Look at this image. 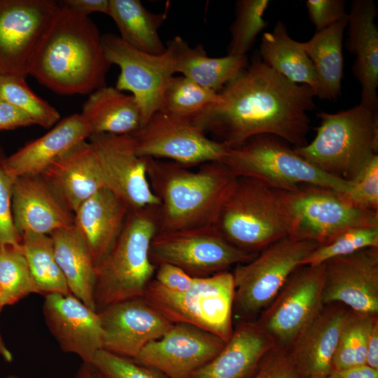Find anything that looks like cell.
<instances>
[{
	"label": "cell",
	"instance_id": "cell-1",
	"mask_svg": "<svg viewBox=\"0 0 378 378\" xmlns=\"http://www.w3.org/2000/svg\"><path fill=\"white\" fill-rule=\"evenodd\" d=\"M218 94V102L192 120L229 148L260 134L276 136L294 148L307 144L308 112L316 107L314 90L290 82L260 56Z\"/></svg>",
	"mask_w": 378,
	"mask_h": 378
},
{
	"label": "cell",
	"instance_id": "cell-2",
	"mask_svg": "<svg viewBox=\"0 0 378 378\" xmlns=\"http://www.w3.org/2000/svg\"><path fill=\"white\" fill-rule=\"evenodd\" d=\"M111 65L95 23L89 16L59 4L29 75L59 94H90L106 85Z\"/></svg>",
	"mask_w": 378,
	"mask_h": 378
},
{
	"label": "cell",
	"instance_id": "cell-3",
	"mask_svg": "<svg viewBox=\"0 0 378 378\" xmlns=\"http://www.w3.org/2000/svg\"><path fill=\"white\" fill-rule=\"evenodd\" d=\"M150 186L160 202L158 232L214 225L236 176L221 162L197 170L164 160L146 158Z\"/></svg>",
	"mask_w": 378,
	"mask_h": 378
},
{
	"label": "cell",
	"instance_id": "cell-4",
	"mask_svg": "<svg viewBox=\"0 0 378 378\" xmlns=\"http://www.w3.org/2000/svg\"><path fill=\"white\" fill-rule=\"evenodd\" d=\"M316 135L295 152L324 174L353 182L378 155V114L357 105L335 113L320 112Z\"/></svg>",
	"mask_w": 378,
	"mask_h": 378
},
{
	"label": "cell",
	"instance_id": "cell-5",
	"mask_svg": "<svg viewBox=\"0 0 378 378\" xmlns=\"http://www.w3.org/2000/svg\"><path fill=\"white\" fill-rule=\"evenodd\" d=\"M214 226L230 244L256 255L288 236L289 216L281 190L253 178L236 176Z\"/></svg>",
	"mask_w": 378,
	"mask_h": 378
},
{
	"label": "cell",
	"instance_id": "cell-6",
	"mask_svg": "<svg viewBox=\"0 0 378 378\" xmlns=\"http://www.w3.org/2000/svg\"><path fill=\"white\" fill-rule=\"evenodd\" d=\"M158 207L130 211L115 244L97 267V312L112 303L142 297L153 279L156 266L150 258V247L158 232Z\"/></svg>",
	"mask_w": 378,
	"mask_h": 378
},
{
	"label": "cell",
	"instance_id": "cell-7",
	"mask_svg": "<svg viewBox=\"0 0 378 378\" xmlns=\"http://www.w3.org/2000/svg\"><path fill=\"white\" fill-rule=\"evenodd\" d=\"M220 162L235 176L253 178L284 191L314 185L345 192L352 185L324 174L298 155L288 142L271 134L257 135L228 148Z\"/></svg>",
	"mask_w": 378,
	"mask_h": 378
},
{
	"label": "cell",
	"instance_id": "cell-8",
	"mask_svg": "<svg viewBox=\"0 0 378 378\" xmlns=\"http://www.w3.org/2000/svg\"><path fill=\"white\" fill-rule=\"evenodd\" d=\"M234 296L232 273L225 271L196 277L183 292L170 291L153 279L142 298L173 323L190 324L227 342L234 328Z\"/></svg>",
	"mask_w": 378,
	"mask_h": 378
},
{
	"label": "cell",
	"instance_id": "cell-9",
	"mask_svg": "<svg viewBox=\"0 0 378 378\" xmlns=\"http://www.w3.org/2000/svg\"><path fill=\"white\" fill-rule=\"evenodd\" d=\"M319 244L288 236L270 244L251 260L235 265L233 320L254 321L290 274Z\"/></svg>",
	"mask_w": 378,
	"mask_h": 378
},
{
	"label": "cell",
	"instance_id": "cell-10",
	"mask_svg": "<svg viewBox=\"0 0 378 378\" xmlns=\"http://www.w3.org/2000/svg\"><path fill=\"white\" fill-rule=\"evenodd\" d=\"M281 192L289 216L288 237L294 239L323 244L351 228L378 226V212L354 207L333 189L302 185Z\"/></svg>",
	"mask_w": 378,
	"mask_h": 378
},
{
	"label": "cell",
	"instance_id": "cell-11",
	"mask_svg": "<svg viewBox=\"0 0 378 378\" xmlns=\"http://www.w3.org/2000/svg\"><path fill=\"white\" fill-rule=\"evenodd\" d=\"M130 135L139 156L187 167L220 162L229 148L208 136L192 119L161 111Z\"/></svg>",
	"mask_w": 378,
	"mask_h": 378
},
{
	"label": "cell",
	"instance_id": "cell-12",
	"mask_svg": "<svg viewBox=\"0 0 378 378\" xmlns=\"http://www.w3.org/2000/svg\"><path fill=\"white\" fill-rule=\"evenodd\" d=\"M323 274L324 263L300 266L255 319L274 346L291 349L321 311Z\"/></svg>",
	"mask_w": 378,
	"mask_h": 378
},
{
	"label": "cell",
	"instance_id": "cell-13",
	"mask_svg": "<svg viewBox=\"0 0 378 378\" xmlns=\"http://www.w3.org/2000/svg\"><path fill=\"white\" fill-rule=\"evenodd\" d=\"M255 256L230 244L214 225L158 232L150 247V258L155 266L169 263L193 277L227 271Z\"/></svg>",
	"mask_w": 378,
	"mask_h": 378
},
{
	"label": "cell",
	"instance_id": "cell-14",
	"mask_svg": "<svg viewBox=\"0 0 378 378\" xmlns=\"http://www.w3.org/2000/svg\"><path fill=\"white\" fill-rule=\"evenodd\" d=\"M59 7L52 0H0V75L26 79Z\"/></svg>",
	"mask_w": 378,
	"mask_h": 378
},
{
	"label": "cell",
	"instance_id": "cell-15",
	"mask_svg": "<svg viewBox=\"0 0 378 378\" xmlns=\"http://www.w3.org/2000/svg\"><path fill=\"white\" fill-rule=\"evenodd\" d=\"M102 42L109 63L120 70L115 88L132 93L140 109L142 126L160 110L164 88L176 73L171 57L166 49L160 55L136 50L113 34L102 36Z\"/></svg>",
	"mask_w": 378,
	"mask_h": 378
},
{
	"label": "cell",
	"instance_id": "cell-16",
	"mask_svg": "<svg viewBox=\"0 0 378 378\" xmlns=\"http://www.w3.org/2000/svg\"><path fill=\"white\" fill-rule=\"evenodd\" d=\"M90 144L104 186L130 211L160 206L148 178L146 158L135 151L130 134H92Z\"/></svg>",
	"mask_w": 378,
	"mask_h": 378
},
{
	"label": "cell",
	"instance_id": "cell-17",
	"mask_svg": "<svg viewBox=\"0 0 378 378\" xmlns=\"http://www.w3.org/2000/svg\"><path fill=\"white\" fill-rule=\"evenodd\" d=\"M226 342L190 324L175 323L160 338L146 344L134 360L168 378H192Z\"/></svg>",
	"mask_w": 378,
	"mask_h": 378
},
{
	"label": "cell",
	"instance_id": "cell-18",
	"mask_svg": "<svg viewBox=\"0 0 378 378\" xmlns=\"http://www.w3.org/2000/svg\"><path fill=\"white\" fill-rule=\"evenodd\" d=\"M324 304L378 315V248H367L324 262Z\"/></svg>",
	"mask_w": 378,
	"mask_h": 378
},
{
	"label": "cell",
	"instance_id": "cell-19",
	"mask_svg": "<svg viewBox=\"0 0 378 378\" xmlns=\"http://www.w3.org/2000/svg\"><path fill=\"white\" fill-rule=\"evenodd\" d=\"M99 314L102 349L134 359L149 342L160 338L174 324L142 297L112 303Z\"/></svg>",
	"mask_w": 378,
	"mask_h": 378
},
{
	"label": "cell",
	"instance_id": "cell-20",
	"mask_svg": "<svg viewBox=\"0 0 378 378\" xmlns=\"http://www.w3.org/2000/svg\"><path fill=\"white\" fill-rule=\"evenodd\" d=\"M42 312L49 331L63 352L90 363L94 354L102 349L99 314L71 293L46 295Z\"/></svg>",
	"mask_w": 378,
	"mask_h": 378
},
{
	"label": "cell",
	"instance_id": "cell-21",
	"mask_svg": "<svg viewBox=\"0 0 378 378\" xmlns=\"http://www.w3.org/2000/svg\"><path fill=\"white\" fill-rule=\"evenodd\" d=\"M11 209L14 226L20 237L27 232L50 235L74 225V216L64 207L41 176L14 180Z\"/></svg>",
	"mask_w": 378,
	"mask_h": 378
},
{
	"label": "cell",
	"instance_id": "cell-22",
	"mask_svg": "<svg viewBox=\"0 0 378 378\" xmlns=\"http://www.w3.org/2000/svg\"><path fill=\"white\" fill-rule=\"evenodd\" d=\"M377 8L372 0H354L347 13L346 48L356 56L352 67L361 85L360 104L378 109V28Z\"/></svg>",
	"mask_w": 378,
	"mask_h": 378
},
{
	"label": "cell",
	"instance_id": "cell-23",
	"mask_svg": "<svg viewBox=\"0 0 378 378\" xmlns=\"http://www.w3.org/2000/svg\"><path fill=\"white\" fill-rule=\"evenodd\" d=\"M90 136V129L80 113L69 115L44 135L4 158V167L14 180L41 176L54 162Z\"/></svg>",
	"mask_w": 378,
	"mask_h": 378
},
{
	"label": "cell",
	"instance_id": "cell-24",
	"mask_svg": "<svg viewBox=\"0 0 378 378\" xmlns=\"http://www.w3.org/2000/svg\"><path fill=\"white\" fill-rule=\"evenodd\" d=\"M41 177L73 216L85 201L105 187L93 149L87 141L54 162Z\"/></svg>",
	"mask_w": 378,
	"mask_h": 378
},
{
	"label": "cell",
	"instance_id": "cell-25",
	"mask_svg": "<svg viewBox=\"0 0 378 378\" xmlns=\"http://www.w3.org/2000/svg\"><path fill=\"white\" fill-rule=\"evenodd\" d=\"M130 211L118 196L104 187L74 214V226L87 244L96 269L115 244Z\"/></svg>",
	"mask_w": 378,
	"mask_h": 378
},
{
	"label": "cell",
	"instance_id": "cell-26",
	"mask_svg": "<svg viewBox=\"0 0 378 378\" xmlns=\"http://www.w3.org/2000/svg\"><path fill=\"white\" fill-rule=\"evenodd\" d=\"M350 309L340 303L324 304L303 331L292 351L300 378H326Z\"/></svg>",
	"mask_w": 378,
	"mask_h": 378
},
{
	"label": "cell",
	"instance_id": "cell-27",
	"mask_svg": "<svg viewBox=\"0 0 378 378\" xmlns=\"http://www.w3.org/2000/svg\"><path fill=\"white\" fill-rule=\"evenodd\" d=\"M274 346L255 320L237 321L222 350L192 378H251Z\"/></svg>",
	"mask_w": 378,
	"mask_h": 378
},
{
	"label": "cell",
	"instance_id": "cell-28",
	"mask_svg": "<svg viewBox=\"0 0 378 378\" xmlns=\"http://www.w3.org/2000/svg\"><path fill=\"white\" fill-rule=\"evenodd\" d=\"M175 72L198 84L219 92L248 66L247 56L211 57L204 46H191L180 36L168 41L165 46Z\"/></svg>",
	"mask_w": 378,
	"mask_h": 378
},
{
	"label": "cell",
	"instance_id": "cell-29",
	"mask_svg": "<svg viewBox=\"0 0 378 378\" xmlns=\"http://www.w3.org/2000/svg\"><path fill=\"white\" fill-rule=\"evenodd\" d=\"M81 115L92 134H131L141 127L139 106L132 95L104 86L90 94Z\"/></svg>",
	"mask_w": 378,
	"mask_h": 378
},
{
	"label": "cell",
	"instance_id": "cell-30",
	"mask_svg": "<svg viewBox=\"0 0 378 378\" xmlns=\"http://www.w3.org/2000/svg\"><path fill=\"white\" fill-rule=\"evenodd\" d=\"M348 24L347 16L330 27L316 31L302 42L316 76L315 97L335 101L341 94L344 71L342 40Z\"/></svg>",
	"mask_w": 378,
	"mask_h": 378
},
{
	"label": "cell",
	"instance_id": "cell-31",
	"mask_svg": "<svg viewBox=\"0 0 378 378\" xmlns=\"http://www.w3.org/2000/svg\"><path fill=\"white\" fill-rule=\"evenodd\" d=\"M57 262L70 293L96 311V266L90 250L73 225L50 234Z\"/></svg>",
	"mask_w": 378,
	"mask_h": 378
},
{
	"label": "cell",
	"instance_id": "cell-32",
	"mask_svg": "<svg viewBox=\"0 0 378 378\" xmlns=\"http://www.w3.org/2000/svg\"><path fill=\"white\" fill-rule=\"evenodd\" d=\"M259 56L266 65L290 82L307 85L314 92L316 76L312 63L302 42L289 36L282 21H277L272 31L262 34Z\"/></svg>",
	"mask_w": 378,
	"mask_h": 378
},
{
	"label": "cell",
	"instance_id": "cell-33",
	"mask_svg": "<svg viewBox=\"0 0 378 378\" xmlns=\"http://www.w3.org/2000/svg\"><path fill=\"white\" fill-rule=\"evenodd\" d=\"M108 15L129 46L152 55L165 51L158 31L167 18L166 12L153 13L139 0H110Z\"/></svg>",
	"mask_w": 378,
	"mask_h": 378
},
{
	"label": "cell",
	"instance_id": "cell-34",
	"mask_svg": "<svg viewBox=\"0 0 378 378\" xmlns=\"http://www.w3.org/2000/svg\"><path fill=\"white\" fill-rule=\"evenodd\" d=\"M21 245L37 293L69 294L64 276L57 262L50 235L27 232Z\"/></svg>",
	"mask_w": 378,
	"mask_h": 378
},
{
	"label": "cell",
	"instance_id": "cell-35",
	"mask_svg": "<svg viewBox=\"0 0 378 378\" xmlns=\"http://www.w3.org/2000/svg\"><path fill=\"white\" fill-rule=\"evenodd\" d=\"M218 101V92L184 76H173L164 88L159 111L192 119Z\"/></svg>",
	"mask_w": 378,
	"mask_h": 378
},
{
	"label": "cell",
	"instance_id": "cell-36",
	"mask_svg": "<svg viewBox=\"0 0 378 378\" xmlns=\"http://www.w3.org/2000/svg\"><path fill=\"white\" fill-rule=\"evenodd\" d=\"M38 293L22 245L0 246V307Z\"/></svg>",
	"mask_w": 378,
	"mask_h": 378
},
{
	"label": "cell",
	"instance_id": "cell-37",
	"mask_svg": "<svg viewBox=\"0 0 378 378\" xmlns=\"http://www.w3.org/2000/svg\"><path fill=\"white\" fill-rule=\"evenodd\" d=\"M378 315L349 311L332 358V370L366 364V350L372 323Z\"/></svg>",
	"mask_w": 378,
	"mask_h": 378
},
{
	"label": "cell",
	"instance_id": "cell-38",
	"mask_svg": "<svg viewBox=\"0 0 378 378\" xmlns=\"http://www.w3.org/2000/svg\"><path fill=\"white\" fill-rule=\"evenodd\" d=\"M268 0H239L235 4L234 20L230 27L231 38L227 55L245 56L253 48L258 35L267 26L264 15Z\"/></svg>",
	"mask_w": 378,
	"mask_h": 378
},
{
	"label": "cell",
	"instance_id": "cell-39",
	"mask_svg": "<svg viewBox=\"0 0 378 378\" xmlns=\"http://www.w3.org/2000/svg\"><path fill=\"white\" fill-rule=\"evenodd\" d=\"M0 99L22 111L34 125L46 129L53 127L59 120L57 110L34 94L25 78L0 75Z\"/></svg>",
	"mask_w": 378,
	"mask_h": 378
},
{
	"label": "cell",
	"instance_id": "cell-40",
	"mask_svg": "<svg viewBox=\"0 0 378 378\" xmlns=\"http://www.w3.org/2000/svg\"><path fill=\"white\" fill-rule=\"evenodd\" d=\"M367 248H378V226L357 227L344 231L328 242L316 247L302 265H321L331 258Z\"/></svg>",
	"mask_w": 378,
	"mask_h": 378
},
{
	"label": "cell",
	"instance_id": "cell-41",
	"mask_svg": "<svg viewBox=\"0 0 378 378\" xmlns=\"http://www.w3.org/2000/svg\"><path fill=\"white\" fill-rule=\"evenodd\" d=\"M91 363L105 378H164L151 368L104 349L94 354Z\"/></svg>",
	"mask_w": 378,
	"mask_h": 378
},
{
	"label": "cell",
	"instance_id": "cell-42",
	"mask_svg": "<svg viewBox=\"0 0 378 378\" xmlns=\"http://www.w3.org/2000/svg\"><path fill=\"white\" fill-rule=\"evenodd\" d=\"M351 183L349 190L342 192L344 197L357 209L378 212V155Z\"/></svg>",
	"mask_w": 378,
	"mask_h": 378
},
{
	"label": "cell",
	"instance_id": "cell-43",
	"mask_svg": "<svg viewBox=\"0 0 378 378\" xmlns=\"http://www.w3.org/2000/svg\"><path fill=\"white\" fill-rule=\"evenodd\" d=\"M0 153V246H21V237L18 234L13 220L11 200L14 179L6 172Z\"/></svg>",
	"mask_w": 378,
	"mask_h": 378
},
{
	"label": "cell",
	"instance_id": "cell-44",
	"mask_svg": "<svg viewBox=\"0 0 378 378\" xmlns=\"http://www.w3.org/2000/svg\"><path fill=\"white\" fill-rule=\"evenodd\" d=\"M251 378H300L292 349L274 346Z\"/></svg>",
	"mask_w": 378,
	"mask_h": 378
},
{
	"label": "cell",
	"instance_id": "cell-45",
	"mask_svg": "<svg viewBox=\"0 0 378 378\" xmlns=\"http://www.w3.org/2000/svg\"><path fill=\"white\" fill-rule=\"evenodd\" d=\"M305 6L316 31H321L347 16L346 1L344 0H307Z\"/></svg>",
	"mask_w": 378,
	"mask_h": 378
},
{
	"label": "cell",
	"instance_id": "cell-46",
	"mask_svg": "<svg viewBox=\"0 0 378 378\" xmlns=\"http://www.w3.org/2000/svg\"><path fill=\"white\" fill-rule=\"evenodd\" d=\"M164 288L173 292H183L195 282L193 277L174 265L162 262L157 265L153 278Z\"/></svg>",
	"mask_w": 378,
	"mask_h": 378
},
{
	"label": "cell",
	"instance_id": "cell-47",
	"mask_svg": "<svg viewBox=\"0 0 378 378\" xmlns=\"http://www.w3.org/2000/svg\"><path fill=\"white\" fill-rule=\"evenodd\" d=\"M34 125L22 111L0 99V130H14Z\"/></svg>",
	"mask_w": 378,
	"mask_h": 378
},
{
	"label": "cell",
	"instance_id": "cell-48",
	"mask_svg": "<svg viewBox=\"0 0 378 378\" xmlns=\"http://www.w3.org/2000/svg\"><path fill=\"white\" fill-rule=\"evenodd\" d=\"M110 0H65L62 4L82 15L89 16L92 13L108 15Z\"/></svg>",
	"mask_w": 378,
	"mask_h": 378
},
{
	"label": "cell",
	"instance_id": "cell-49",
	"mask_svg": "<svg viewBox=\"0 0 378 378\" xmlns=\"http://www.w3.org/2000/svg\"><path fill=\"white\" fill-rule=\"evenodd\" d=\"M326 378H378V370L368 365L332 370Z\"/></svg>",
	"mask_w": 378,
	"mask_h": 378
},
{
	"label": "cell",
	"instance_id": "cell-50",
	"mask_svg": "<svg viewBox=\"0 0 378 378\" xmlns=\"http://www.w3.org/2000/svg\"><path fill=\"white\" fill-rule=\"evenodd\" d=\"M366 365L378 370V317L374 321L368 340Z\"/></svg>",
	"mask_w": 378,
	"mask_h": 378
},
{
	"label": "cell",
	"instance_id": "cell-51",
	"mask_svg": "<svg viewBox=\"0 0 378 378\" xmlns=\"http://www.w3.org/2000/svg\"><path fill=\"white\" fill-rule=\"evenodd\" d=\"M74 378H105L90 363H82Z\"/></svg>",
	"mask_w": 378,
	"mask_h": 378
},
{
	"label": "cell",
	"instance_id": "cell-52",
	"mask_svg": "<svg viewBox=\"0 0 378 378\" xmlns=\"http://www.w3.org/2000/svg\"><path fill=\"white\" fill-rule=\"evenodd\" d=\"M0 356L7 363H11L13 360V354L5 344L0 333Z\"/></svg>",
	"mask_w": 378,
	"mask_h": 378
},
{
	"label": "cell",
	"instance_id": "cell-53",
	"mask_svg": "<svg viewBox=\"0 0 378 378\" xmlns=\"http://www.w3.org/2000/svg\"><path fill=\"white\" fill-rule=\"evenodd\" d=\"M3 378H21L19 376H17V375H15V374H10V375H7Z\"/></svg>",
	"mask_w": 378,
	"mask_h": 378
},
{
	"label": "cell",
	"instance_id": "cell-54",
	"mask_svg": "<svg viewBox=\"0 0 378 378\" xmlns=\"http://www.w3.org/2000/svg\"><path fill=\"white\" fill-rule=\"evenodd\" d=\"M1 309H1V307H0V312H1Z\"/></svg>",
	"mask_w": 378,
	"mask_h": 378
},
{
	"label": "cell",
	"instance_id": "cell-55",
	"mask_svg": "<svg viewBox=\"0 0 378 378\" xmlns=\"http://www.w3.org/2000/svg\"><path fill=\"white\" fill-rule=\"evenodd\" d=\"M309 378H316V377H309Z\"/></svg>",
	"mask_w": 378,
	"mask_h": 378
}]
</instances>
